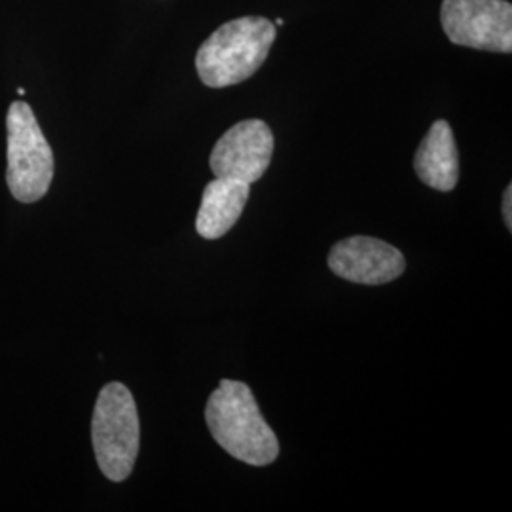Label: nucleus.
<instances>
[{"label": "nucleus", "mask_w": 512, "mask_h": 512, "mask_svg": "<svg viewBox=\"0 0 512 512\" xmlns=\"http://www.w3.org/2000/svg\"><path fill=\"white\" fill-rule=\"evenodd\" d=\"M93 452L101 473L112 482L126 480L139 456L141 423L128 387L110 382L99 391L92 418Z\"/></svg>", "instance_id": "nucleus-3"}, {"label": "nucleus", "mask_w": 512, "mask_h": 512, "mask_svg": "<svg viewBox=\"0 0 512 512\" xmlns=\"http://www.w3.org/2000/svg\"><path fill=\"white\" fill-rule=\"evenodd\" d=\"M503 219H505V224H507V228L512 230V186L509 184L507 186V190H505V194H503Z\"/></svg>", "instance_id": "nucleus-10"}, {"label": "nucleus", "mask_w": 512, "mask_h": 512, "mask_svg": "<svg viewBox=\"0 0 512 512\" xmlns=\"http://www.w3.org/2000/svg\"><path fill=\"white\" fill-rule=\"evenodd\" d=\"M207 427L232 458L253 467H266L279 456L274 429L264 420L251 387L222 380L205 406Z\"/></svg>", "instance_id": "nucleus-1"}, {"label": "nucleus", "mask_w": 512, "mask_h": 512, "mask_svg": "<svg viewBox=\"0 0 512 512\" xmlns=\"http://www.w3.org/2000/svg\"><path fill=\"white\" fill-rule=\"evenodd\" d=\"M440 23L458 46L512 52V4L507 0H442Z\"/></svg>", "instance_id": "nucleus-5"}, {"label": "nucleus", "mask_w": 512, "mask_h": 512, "mask_svg": "<svg viewBox=\"0 0 512 512\" xmlns=\"http://www.w3.org/2000/svg\"><path fill=\"white\" fill-rule=\"evenodd\" d=\"M251 184L215 177L203 190L200 211L196 217V230L203 239L226 236L238 222L249 202Z\"/></svg>", "instance_id": "nucleus-8"}, {"label": "nucleus", "mask_w": 512, "mask_h": 512, "mask_svg": "<svg viewBox=\"0 0 512 512\" xmlns=\"http://www.w3.org/2000/svg\"><path fill=\"white\" fill-rule=\"evenodd\" d=\"M420 181L440 192H450L459 181V154L454 131L446 120H437L427 131L414 158Z\"/></svg>", "instance_id": "nucleus-9"}, {"label": "nucleus", "mask_w": 512, "mask_h": 512, "mask_svg": "<svg viewBox=\"0 0 512 512\" xmlns=\"http://www.w3.org/2000/svg\"><path fill=\"white\" fill-rule=\"evenodd\" d=\"M274 21L256 16L232 19L200 46L196 69L209 88H228L251 78L274 46Z\"/></svg>", "instance_id": "nucleus-2"}, {"label": "nucleus", "mask_w": 512, "mask_h": 512, "mask_svg": "<svg viewBox=\"0 0 512 512\" xmlns=\"http://www.w3.org/2000/svg\"><path fill=\"white\" fill-rule=\"evenodd\" d=\"M330 270L338 277L361 285H385L404 274L406 260L393 245L368 236L338 241L329 255Z\"/></svg>", "instance_id": "nucleus-7"}, {"label": "nucleus", "mask_w": 512, "mask_h": 512, "mask_svg": "<svg viewBox=\"0 0 512 512\" xmlns=\"http://www.w3.org/2000/svg\"><path fill=\"white\" fill-rule=\"evenodd\" d=\"M8 169L6 183L21 203L42 200L54 179V152L38 126L33 109L16 101L6 116Z\"/></svg>", "instance_id": "nucleus-4"}, {"label": "nucleus", "mask_w": 512, "mask_h": 512, "mask_svg": "<svg viewBox=\"0 0 512 512\" xmlns=\"http://www.w3.org/2000/svg\"><path fill=\"white\" fill-rule=\"evenodd\" d=\"M274 156V133L262 120H243L228 129L213 148L209 165L215 177L253 184L268 171Z\"/></svg>", "instance_id": "nucleus-6"}, {"label": "nucleus", "mask_w": 512, "mask_h": 512, "mask_svg": "<svg viewBox=\"0 0 512 512\" xmlns=\"http://www.w3.org/2000/svg\"><path fill=\"white\" fill-rule=\"evenodd\" d=\"M283 23H285V21H283V19H277V21H275L274 25H277V27H281V25H283Z\"/></svg>", "instance_id": "nucleus-11"}]
</instances>
